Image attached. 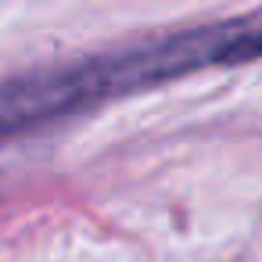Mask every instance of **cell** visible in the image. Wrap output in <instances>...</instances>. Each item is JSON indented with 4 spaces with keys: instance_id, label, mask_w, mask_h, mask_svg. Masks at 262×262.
Returning a JSON list of instances; mask_svg holds the SVG:
<instances>
[{
    "instance_id": "6da1fadb",
    "label": "cell",
    "mask_w": 262,
    "mask_h": 262,
    "mask_svg": "<svg viewBox=\"0 0 262 262\" xmlns=\"http://www.w3.org/2000/svg\"><path fill=\"white\" fill-rule=\"evenodd\" d=\"M129 90H137L129 51L4 79L0 83V144Z\"/></svg>"
}]
</instances>
